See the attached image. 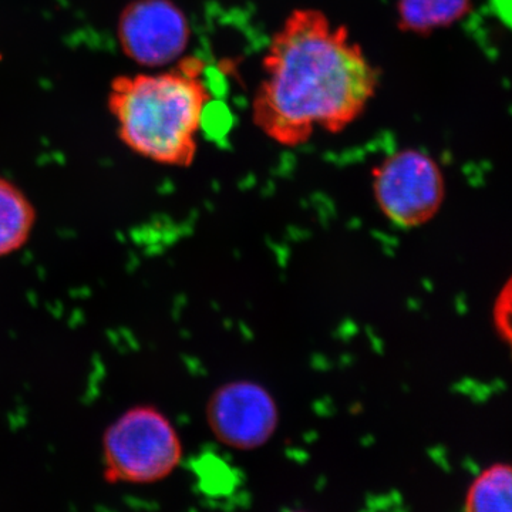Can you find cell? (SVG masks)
<instances>
[{"instance_id":"cell-1","label":"cell","mask_w":512,"mask_h":512,"mask_svg":"<svg viewBox=\"0 0 512 512\" xmlns=\"http://www.w3.org/2000/svg\"><path fill=\"white\" fill-rule=\"evenodd\" d=\"M251 117L269 140L301 147L318 131L343 133L376 97L379 69L345 25L323 10L296 8L272 36Z\"/></svg>"},{"instance_id":"cell-2","label":"cell","mask_w":512,"mask_h":512,"mask_svg":"<svg viewBox=\"0 0 512 512\" xmlns=\"http://www.w3.org/2000/svg\"><path fill=\"white\" fill-rule=\"evenodd\" d=\"M212 90L205 62L185 56L171 69L113 80L109 107L123 143L138 156L170 167H190Z\"/></svg>"},{"instance_id":"cell-3","label":"cell","mask_w":512,"mask_h":512,"mask_svg":"<svg viewBox=\"0 0 512 512\" xmlns=\"http://www.w3.org/2000/svg\"><path fill=\"white\" fill-rule=\"evenodd\" d=\"M183 456L174 424L148 404L128 409L104 433V478L111 484L158 483L180 467Z\"/></svg>"},{"instance_id":"cell-4","label":"cell","mask_w":512,"mask_h":512,"mask_svg":"<svg viewBox=\"0 0 512 512\" xmlns=\"http://www.w3.org/2000/svg\"><path fill=\"white\" fill-rule=\"evenodd\" d=\"M372 190L387 220L400 228H417L439 214L446 181L433 158L416 148H404L373 168Z\"/></svg>"},{"instance_id":"cell-5","label":"cell","mask_w":512,"mask_h":512,"mask_svg":"<svg viewBox=\"0 0 512 512\" xmlns=\"http://www.w3.org/2000/svg\"><path fill=\"white\" fill-rule=\"evenodd\" d=\"M205 417L212 436L238 451L264 447L275 436L281 420L274 394L251 379L218 386L208 399Z\"/></svg>"},{"instance_id":"cell-6","label":"cell","mask_w":512,"mask_h":512,"mask_svg":"<svg viewBox=\"0 0 512 512\" xmlns=\"http://www.w3.org/2000/svg\"><path fill=\"white\" fill-rule=\"evenodd\" d=\"M117 32L127 57L151 69L180 60L191 37L187 16L171 0H134Z\"/></svg>"},{"instance_id":"cell-7","label":"cell","mask_w":512,"mask_h":512,"mask_svg":"<svg viewBox=\"0 0 512 512\" xmlns=\"http://www.w3.org/2000/svg\"><path fill=\"white\" fill-rule=\"evenodd\" d=\"M471 0H397V26L404 33L426 36L464 18Z\"/></svg>"},{"instance_id":"cell-8","label":"cell","mask_w":512,"mask_h":512,"mask_svg":"<svg viewBox=\"0 0 512 512\" xmlns=\"http://www.w3.org/2000/svg\"><path fill=\"white\" fill-rule=\"evenodd\" d=\"M36 222L32 202L0 175V258L25 247Z\"/></svg>"},{"instance_id":"cell-9","label":"cell","mask_w":512,"mask_h":512,"mask_svg":"<svg viewBox=\"0 0 512 512\" xmlns=\"http://www.w3.org/2000/svg\"><path fill=\"white\" fill-rule=\"evenodd\" d=\"M464 508L468 512H512V464L484 468L468 487Z\"/></svg>"},{"instance_id":"cell-10","label":"cell","mask_w":512,"mask_h":512,"mask_svg":"<svg viewBox=\"0 0 512 512\" xmlns=\"http://www.w3.org/2000/svg\"><path fill=\"white\" fill-rule=\"evenodd\" d=\"M495 330L512 355V275L503 285L493 308Z\"/></svg>"},{"instance_id":"cell-11","label":"cell","mask_w":512,"mask_h":512,"mask_svg":"<svg viewBox=\"0 0 512 512\" xmlns=\"http://www.w3.org/2000/svg\"><path fill=\"white\" fill-rule=\"evenodd\" d=\"M493 3L501 19L512 28V0H493Z\"/></svg>"}]
</instances>
